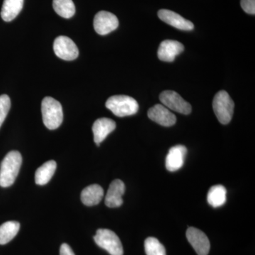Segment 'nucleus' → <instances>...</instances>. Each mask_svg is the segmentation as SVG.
Returning a JSON list of instances; mask_svg holds the SVG:
<instances>
[{
    "label": "nucleus",
    "instance_id": "nucleus-1",
    "mask_svg": "<svg viewBox=\"0 0 255 255\" xmlns=\"http://www.w3.org/2000/svg\"><path fill=\"white\" fill-rule=\"evenodd\" d=\"M21 163L22 157L18 151H11L5 156L0 166V186L1 187H9L14 184Z\"/></svg>",
    "mask_w": 255,
    "mask_h": 255
},
{
    "label": "nucleus",
    "instance_id": "nucleus-2",
    "mask_svg": "<svg viewBox=\"0 0 255 255\" xmlns=\"http://www.w3.org/2000/svg\"><path fill=\"white\" fill-rule=\"evenodd\" d=\"M42 117L47 128L55 130L63 123V112L59 102L52 97H46L42 101Z\"/></svg>",
    "mask_w": 255,
    "mask_h": 255
},
{
    "label": "nucleus",
    "instance_id": "nucleus-3",
    "mask_svg": "<svg viewBox=\"0 0 255 255\" xmlns=\"http://www.w3.org/2000/svg\"><path fill=\"white\" fill-rule=\"evenodd\" d=\"M106 107L118 117L134 115L139 110L137 101L127 95L112 96L106 102Z\"/></svg>",
    "mask_w": 255,
    "mask_h": 255
},
{
    "label": "nucleus",
    "instance_id": "nucleus-4",
    "mask_svg": "<svg viewBox=\"0 0 255 255\" xmlns=\"http://www.w3.org/2000/svg\"><path fill=\"white\" fill-rule=\"evenodd\" d=\"M235 104L227 92L222 90L216 94L213 101V109L220 123L229 124L234 112Z\"/></svg>",
    "mask_w": 255,
    "mask_h": 255
},
{
    "label": "nucleus",
    "instance_id": "nucleus-5",
    "mask_svg": "<svg viewBox=\"0 0 255 255\" xmlns=\"http://www.w3.org/2000/svg\"><path fill=\"white\" fill-rule=\"evenodd\" d=\"M94 240L97 246L108 252L111 255H124L122 242L117 235L111 230H97Z\"/></svg>",
    "mask_w": 255,
    "mask_h": 255
},
{
    "label": "nucleus",
    "instance_id": "nucleus-6",
    "mask_svg": "<svg viewBox=\"0 0 255 255\" xmlns=\"http://www.w3.org/2000/svg\"><path fill=\"white\" fill-rule=\"evenodd\" d=\"M162 105L177 113L188 115L191 112V106L179 94L172 90H165L159 95Z\"/></svg>",
    "mask_w": 255,
    "mask_h": 255
},
{
    "label": "nucleus",
    "instance_id": "nucleus-7",
    "mask_svg": "<svg viewBox=\"0 0 255 255\" xmlns=\"http://www.w3.org/2000/svg\"><path fill=\"white\" fill-rule=\"evenodd\" d=\"M53 49L55 55L64 60L76 59L79 55V50L76 44L71 38L60 36L55 38Z\"/></svg>",
    "mask_w": 255,
    "mask_h": 255
},
{
    "label": "nucleus",
    "instance_id": "nucleus-8",
    "mask_svg": "<svg viewBox=\"0 0 255 255\" xmlns=\"http://www.w3.org/2000/svg\"><path fill=\"white\" fill-rule=\"evenodd\" d=\"M119 26V19L116 15L109 11H101L94 18V28L98 34H109L117 29Z\"/></svg>",
    "mask_w": 255,
    "mask_h": 255
},
{
    "label": "nucleus",
    "instance_id": "nucleus-9",
    "mask_svg": "<svg viewBox=\"0 0 255 255\" xmlns=\"http://www.w3.org/2000/svg\"><path fill=\"white\" fill-rule=\"evenodd\" d=\"M186 236L198 255H209L211 245L205 233L197 228L190 227L188 228Z\"/></svg>",
    "mask_w": 255,
    "mask_h": 255
},
{
    "label": "nucleus",
    "instance_id": "nucleus-10",
    "mask_svg": "<svg viewBox=\"0 0 255 255\" xmlns=\"http://www.w3.org/2000/svg\"><path fill=\"white\" fill-rule=\"evenodd\" d=\"M147 116L150 120L162 127H172L177 122L176 116L162 105H156L151 107Z\"/></svg>",
    "mask_w": 255,
    "mask_h": 255
},
{
    "label": "nucleus",
    "instance_id": "nucleus-11",
    "mask_svg": "<svg viewBox=\"0 0 255 255\" xmlns=\"http://www.w3.org/2000/svg\"><path fill=\"white\" fill-rule=\"evenodd\" d=\"M162 21L182 31H191L194 29V23L185 19L181 15L168 9H160L157 13Z\"/></svg>",
    "mask_w": 255,
    "mask_h": 255
},
{
    "label": "nucleus",
    "instance_id": "nucleus-12",
    "mask_svg": "<svg viewBox=\"0 0 255 255\" xmlns=\"http://www.w3.org/2000/svg\"><path fill=\"white\" fill-rule=\"evenodd\" d=\"M187 149L185 146L178 145L169 149L166 157V168L169 172H175L183 167L187 155Z\"/></svg>",
    "mask_w": 255,
    "mask_h": 255
},
{
    "label": "nucleus",
    "instance_id": "nucleus-13",
    "mask_svg": "<svg viewBox=\"0 0 255 255\" xmlns=\"http://www.w3.org/2000/svg\"><path fill=\"white\" fill-rule=\"evenodd\" d=\"M182 43L173 40H165L159 45L157 56L164 62H173L178 55L184 51Z\"/></svg>",
    "mask_w": 255,
    "mask_h": 255
},
{
    "label": "nucleus",
    "instance_id": "nucleus-14",
    "mask_svg": "<svg viewBox=\"0 0 255 255\" xmlns=\"http://www.w3.org/2000/svg\"><path fill=\"white\" fill-rule=\"evenodd\" d=\"M126 187L120 179H115L111 183L105 197V204L107 207L117 208L123 204V196Z\"/></svg>",
    "mask_w": 255,
    "mask_h": 255
},
{
    "label": "nucleus",
    "instance_id": "nucleus-15",
    "mask_svg": "<svg viewBox=\"0 0 255 255\" xmlns=\"http://www.w3.org/2000/svg\"><path fill=\"white\" fill-rule=\"evenodd\" d=\"M117 127V124L112 119L101 118L97 119L92 127L94 133V140L97 146L105 140L109 134L113 132Z\"/></svg>",
    "mask_w": 255,
    "mask_h": 255
},
{
    "label": "nucleus",
    "instance_id": "nucleus-16",
    "mask_svg": "<svg viewBox=\"0 0 255 255\" xmlns=\"http://www.w3.org/2000/svg\"><path fill=\"white\" fill-rule=\"evenodd\" d=\"M104 197V189L98 184L85 187L81 193V201L85 206H92L100 204Z\"/></svg>",
    "mask_w": 255,
    "mask_h": 255
},
{
    "label": "nucleus",
    "instance_id": "nucleus-17",
    "mask_svg": "<svg viewBox=\"0 0 255 255\" xmlns=\"http://www.w3.org/2000/svg\"><path fill=\"white\" fill-rule=\"evenodd\" d=\"M24 0H4L1 10V16L4 21H12L23 9Z\"/></svg>",
    "mask_w": 255,
    "mask_h": 255
},
{
    "label": "nucleus",
    "instance_id": "nucleus-18",
    "mask_svg": "<svg viewBox=\"0 0 255 255\" xmlns=\"http://www.w3.org/2000/svg\"><path fill=\"white\" fill-rule=\"evenodd\" d=\"M57 164L54 160H50L42 164L35 173V182L38 185H45L48 183L56 169Z\"/></svg>",
    "mask_w": 255,
    "mask_h": 255
},
{
    "label": "nucleus",
    "instance_id": "nucleus-19",
    "mask_svg": "<svg viewBox=\"0 0 255 255\" xmlns=\"http://www.w3.org/2000/svg\"><path fill=\"white\" fill-rule=\"evenodd\" d=\"M226 194L227 191L223 186H213L208 193V203L214 208L222 206L226 201Z\"/></svg>",
    "mask_w": 255,
    "mask_h": 255
},
{
    "label": "nucleus",
    "instance_id": "nucleus-20",
    "mask_svg": "<svg viewBox=\"0 0 255 255\" xmlns=\"http://www.w3.org/2000/svg\"><path fill=\"white\" fill-rule=\"evenodd\" d=\"M20 229L19 223L7 221L0 226V245L7 244L14 239Z\"/></svg>",
    "mask_w": 255,
    "mask_h": 255
},
{
    "label": "nucleus",
    "instance_id": "nucleus-21",
    "mask_svg": "<svg viewBox=\"0 0 255 255\" xmlns=\"http://www.w3.org/2000/svg\"><path fill=\"white\" fill-rule=\"evenodd\" d=\"M53 9L61 17L70 18L75 14V6L73 0H53Z\"/></svg>",
    "mask_w": 255,
    "mask_h": 255
},
{
    "label": "nucleus",
    "instance_id": "nucleus-22",
    "mask_svg": "<svg viewBox=\"0 0 255 255\" xmlns=\"http://www.w3.org/2000/svg\"><path fill=\"white\" fill-rule=\"evenodd\" d=\"M145 251L147 255H167L164 247L155 238H147L145 241Z\"/></svg>",
    "mask_w": 255,
    "mask_h": 255
},
{
    "label": "nucleus",
    "instance_id": "nucleus-23",
    "mask_svg": "<svg viewBox=\"0 0 255 255\" xmlns=\"http://www.w3.org/2000/svg\"><path fill=\"white\" fill-rule=\"evenodd\" d=\"M11 107V100L9 96L2 95L0 96V128L4 123L6 116L9 113Z\"/></svg>",
    "mask_w": 255,
    "mask_h": 255
},
{
    "label": "nucleus",
    "instance_id": "nucleus-24",
    "mask_svg": "<svg viewBox=\"0 0 255 255\" xmlns=\"http://www.w3.org/2000/svg\"><path fill=\"white\" fill-rule=\"evenodd\" d=\"M243 9L249 14H255V0H241Z\"/></svg>",
    "mask_w": 255,
    "mask_h": 255
},
{
    "label": "nucleus",
    "instance_id": "nucleus-25",
    "mask_svg": "<svg viewBox=\"0 0 255 255\" xmlns=\"http://www.w3.org/2000/svg\"><path fill=\"white\" fill-rule=\"evenodd\" d=\"M60 255H75L73 250L66 243H64L60 247Z\"/></svg>",
    "mask_w": 255,
    "mask_h": 255
}]
</instances>
